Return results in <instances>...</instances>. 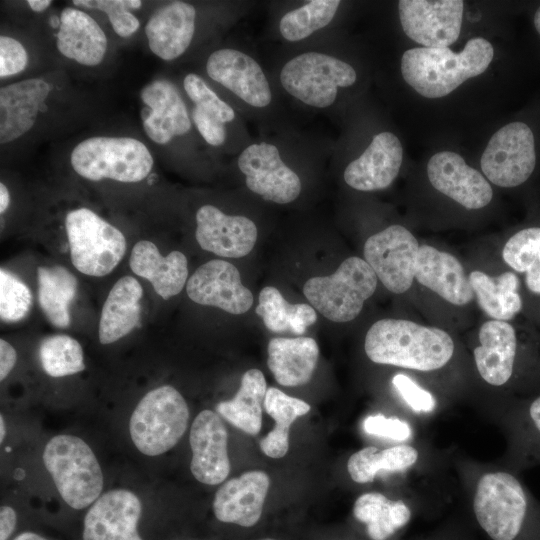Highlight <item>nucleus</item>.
<instances>
[{
    "instance_id": "nucleus-1",
    "label": "nucleus",
    "mask_w": 540,
    "mask_h": 540,
    "mask_svg": "<svg viewBox=\"0 0 540 540\" xmlns=\"http://www.w3.org/2000/svg\"><path fill=\"white\" fill-rule=\"evenodd\" d=\"M364 349L378 364L418 371H433L453 356L454 342L449 333L405 319L385 318L367 331Z\"/></svg>"
},
{
    "instance_id": "nucleus-2",
    "label": "nucleus",
    "mask_w": 540,
    "mask_h": 540,
    "mask_svg": "<svg viewBox=\"0 0 540 540\" xmlns=\"http://www.w3.org/2000/svg\"><path fill=\"white\" fill-rule=\"evenodd\" d=\"M493 56V46L482 37L470 39L458 53L448 47H417L403 53L401 73L420 95L440 98L486 71Z\"/></svg>"
},
{
    "instance_id": "nucleus-3",
    "label": "nucleus",
    "mask_w": 540,
    "mask_h": 540,
    "mask_svg": "<svg viewBox=\"0 0 540 540\" xmlns=\"http://www.w3.org/2000/svg\"><path fill=\"white\" fill-rule=\"evenodd\" d=\"M42 458L56 490L72 509L90 507L102 494L104 476L100 463L80 437L53 436L46 443Z\"/></svg>"
},
{
    "instance_id": "nucleus-4",
    "label": "nucleus",
    "mask_w": 540,
    "mask_h": 540,
    "mask_svg": "<svg viewBox=\"0 0 540 540\" xmlns=\"http://www.w3.org/2000/svg\"><path fill=\"white\" fill-rule=\"evenodd\" d=\"M70 164L78 175L90 181L136 183L149 175L154 160L146 145L136 138L96 136L74 147Z\"/></svg>"
},
{
    "instance_id": "nucleus-5",
    "label": "nucleus",
    "mask_w": 540,
    "mask_h": 540,
    "mask_svg": "<svg viewBox=\"0 0 540 540\" xmlns=\"http://www.w3.org/2000/svg\"><path fill=\"white\" fill-rule=\"evenodd\" d=\"M189 408L180 392L162 385L146 393L129 420V434L136 449L158 456L172 449L184 435Z\"/></svg>"
},
{
    "instance_id": "nucleus-6",
    "label": "nucleus",
    "mask_w": 540,
    "mask_h": 540,
    "mask_svg": "<svg viewBox=\"0 0 540 540\" xmlns=\"http://www.w3.org/2000/svg\"><path fill=\"white\" fill-rule=\"evenodd\" d=\"M377 280L369 264L353 256L345 259L332 275L307 280L303 293L324 317L344 323L359 315L364 302L374 294Z\"/></svg>"
},
{
    "instance_id": "nucleus-7",
    "label": "nucleus",
    "mask_w": 540,
    "mask_h": 540,
    "mask_svg": "<svg viewBox=\"0 0 540 540\" xmlns=\"http://www.w3.org/2000/svg\"><path fill=\"white\" fill-rule=\"evenodd\" d=\"M65 230L72 264L85 275L103 277L112 272L125 255L123 233L88 208L69 211Z\"/></svg>"
},
{
    "instance_id": "nucleus-8",
    "label": "nucleus",
    "mask_w": 540,
    "mask_h": 540,
    "mask_svg": "<svg viewBox=\"0 0 540 540\" xmlns=\"http://www.w3.org/2000/svg\"><path fill=\"white\" fill-rule=\"evenodd\" d=\"M355 69L343 60L321 52H305L289 60L280 72L282 87L315 108L332 105L339 87L356 81Z\"/></svg>"
},
{
    "instance_id": "nucleus-9",
    "label": "nucleus",
    "mask_w": 540,
    "mask_h": 540,
    "mask_svg": "<svg viewBox=\"0 0 540 540\" xmlns=\"http://www.w3.org/2000/svg\"><path fill=\"white\" fill-rule=\"evenodd\" d=\"M539 154L535 129L522 120L512 121L490 138L481 157V169L489 181L515 188L534 174Z\"/></svg>"
},
{
    "instance_id": "nucleus-10",
    "label": "nucleus",
    "mask_w": 540,
    "mask_h": 540,
    "mask_svg": "<svg viewBox=\"0 0 540 540\" xmlns=\"http://www.w3.org/2000/svg\"><path fill=\"white\" fill-rule=\"evenodd\" d=\"M419 247L407 228L391 225L366 240L364 260L390 292L401 294L409 290L415 279Z\"/></svg>"
},
{
    "instance_id": "nucleus-11",
    "label": "nucleus",
    "mask_w": 540,
    "mask_h": 540,
    "mask_svg": "<svg viewBox=\"0 0 540 540\" xmlns=\"http://www.w3.org/2000/svg\"><path fill=\"white\" fill-rule=\"evenodd\" d=\"M398 10L405 34L423 47H448L459 37L464 10L461 0H401Z\"/></svg>"
},
{
    "instance_id": "nucleus-12",
    "label": "nucleus",
    "mask_w": 540,
    "mask_h": 540,
    "mask_svg": "<svg viewBox=\"0 0 540 540\" xmlns=\"http://www.w3.org/2000/svg\"><path fill=\"white\" fill-rule=\"evenodd\" d=\"M237 164L247 187L267 201L287 204L301 192L299 176L282 161L273 144L249 145L239 155Z\"/></svg>"
},
{
    "instance_id": "nucleus-13",
    "label": "nucleus",
    "mask_w": 540,
    "mask_h": 540,
    "mask_svg": "<svg viewBox=\"0 0 540 540\" xmlns=\"http://www.w3.org/2000/svg\"><path fill=\"white\" fill-rule=\"evenodd\" d=\"M142 502L131 490L102 493L83 520V540H143L138 531Z\"/></svg>"
},
{
    "instance_id": "nucleus-14",
    "label": "nucleus",
    "mask_w": 540,
    "mask_h": 540,
    "mask_svg": "<svg viewBox=\"0 0 540 540\" xmlns=\"http://www.w3.org/2000/svg\"><path fill=\"white\" fill-rule=\"evenodd\" d=\"M195 303L214 306L231 314H243L253 304V295L242 282L238 269L228 261L214 259L201 265L186 284Z\"/></svg>"
},
{
    "instance_id": "nucleus-15",
    "label": "nucleus",
    "mask_w": 540,
    "mask_h": 540,
    "mask_svg": "<svg viewBox=\"0 0 540 540\" xmlns=\"http://www.w3.org/2000/svg\"><path fill=\"white\" fill-rule=\"evenodd\" d=\"M194 478L206 485L222 483L230 472L228 434L220 416L203 410L194 419L189 435Z\"/></svg>"
},
{
    "instance_id": "nucleus-16",
    "label": "nucleus",
    "mask_w": 540,
    "mask_h": 540,
    "mask_svg": "<svg viewBox=\"0 0 540 540\" xmlns=\"http://www.w3.org/2000/svg\"><path fill=\"white\" fill-rule=\"evenodd\" d=\"M140 99L142 125L153 142L164 145L190 131L191 120L186 105L170 81L157 79L150 82L141 89Z\"/></svg>"
},
{
    "instance_id": "nucleus-17",
    "label": "nucleus",
    "mask_w": 540,
    "mask_h": 540,
    "mask_svg": "<svg viewBox=\"0 0 540 540\" xmlns=\"http://www.w3.org/2000/svg\"><path fill=\"white\" fill-rule=\"evenodd\" d=\"M206 72L250 106L263 108L271 102L269 82L261 66L242 51L224 48L212 52Z\"/></svg>"
},
{
    "instance_id": "nucleus-18",
    "label": "nucleus",
    "mask_w": 540,
    "mask_h": 540,
    "mask_svg": "<svg viewBox=\"0 0 540 540\" xmlns=\"http://www.w3.org/2000/svg\"><path fill=\"white\" fill-rule=\"evenodd\" d=\"M427 175L436 190L466 209H481L492 200L493 191L487 179L457 153L434 154L427 164Z\"/></svg>"
},
{
    "instance_id": "nucleus-19",
    "label": "nucleus",
    "mask_w": 540,
    "mask_h": 540,
    "mask_svg": "<svg viewBox=\"0 0 540 540\" xmlns=\"http://www.w3.org/2000/svg\"><path fill=\"white\" fill-rule=\"evenodd\" d=\"M255 223L240 215H227L213 205L196 212L195 236L203 250L227 258L247 255L257 240Z\"/></svg>"
},
{
    "instance_id": "nucleus-20",
    "label": "nucleus",
    "mask_w": 540,
    "mask_h": 540,
    "mask_svg": "<svg viewBox=\"0 0 540 540\" xmlns=\"http://www.w3.org/2000/svg\"><path fill=\"white\" fill-rule=\"evenodd\" d=\"M403 159V148L391 132L375 135L361 156L348 164L345 182L359 191L387 188L397 177Z\"/></svg>"
},
{
    "instance_id": "nucleus-21",
    "label": "nucleus",
    "mask_w": 540,
    "mask_h": 540,
    "mask_svg": "<svg viewBox=\"0 0 540 540\" xmlns=\"http://www.w3.org/2000/svg\"><path fill=\"white\" fill-rule=\"evenodd\" d=\"M50 84L42 78H29L0 89V142L10 143L36 123L46 108Z\"/></svg>"
},
{
    "instance_id": "nucleus-22",
    "label": "nucleus",
    "mask_w": 540,
    "mask_h": 540,
    "mask_svg": "<svg viewBox=\"0 0 540 540\" xmlns=\"http://www.w3.org/2000/svg\"><path fill=\"white\" fill-rule=\"evenodd\" d=\"M269 485V476L263 471H248L226 481L214 496L215 517L224 523L254 526L261 517Z\"/></svg>"
},
{
    "instance_id": "nucleus-23",
    "label": "nucleus",
    "mask_w": 540,
    "mask_h": 540,
    "mask_svg": "<svg viewBox=\"0 0 540 540\" xmlns=\"http://www.w3.org/2000/svg\"><path fill=\"white\" fill-rule=\"evenodd\" d=\"M415 279L445 301L464 306L474 298L469 278L461 262L452 254L430 245H420Z\"/></svg>"
},
{
    "instance_id": "nucleus-24",
    "label": "nucleus",
    "mask_w": 540,
    "mask_h": 540,
    "mask_svg": "<svg viewBox=\"0 0 540 540\" xmlns=\"http://www.w3.org/2000/svg\"><path fill=\"white\" fill-rule=\"evenodd\" d=\"M479 342L474 360L480 376L493 386L506 384L513 376L519 350L514 326L506 321L488 320L480 327Z\"/></svg>"
},
{
    "instance_id": "nucleus-25",
    "label": "nucleus",
    "mask_w": 540,
    "mask_h": 540,
    "mask_svg": "<svg viewBox=\"0 0 540 540\" xmlns=\"http://www.w3.org/2000/svg\"><path fill=\"white\" fill-rule=\"evenodd\" d=\"M196 9L184 1L158 8L145 26L150 50L162 60L180 57L190 46L195 32Z\"/></svg>"
},
{
    "instance_id": "nucleus-26",
    "label": "nucleus",
    "mask_w": 540,
    "mask_h": 540,
    "mask_svg": "<svg viewBox=\"0 0 540 540\" xmlns=\"http://www.w3.org/2000/svg\"><path fill=\"white\" fill-rule=\"evenodd\" d=\"M107 45L105 32L89 14L72 7L62 10L56 46L64 57L81 65L97 66Z\"/></svg>"
},
{
    "instance_id": "nucleus-27",
    "label": "nucleus",
    "mask_w": 540,
    "mask_h": 540,
    "mask_svg": "<svg viewBox=\"0 0 540 540\" xmlns=\"http://www.w3.org/2000/svg\"><path fill=\"white\" fill-rule=\"evenodd\" d=\"M129 266L136 275L148 280L164 300L180 293L188 277V262L182 252L172 251L162 256L157 246L148 240L134 245Z\"/></svg>"
},
{
    "instance_id": "nucleus-28",
    "label": "nucleus",
    "mask_w": 540,
    "mask_h": 540,
    "mask_svg": "<svg viewBox=\"0 0 540 540\" xmlns=\"http://www.w3.org/2000/svg\"><path fill=\"white\" fill-rule=\"evenodd\" d=\"M142 295V286L132 276H123L114 284L100 315L98 337L101 344L114 343L139 325Z\"/></svg>"
},
{
    "instance_id": "nucleus-29",
    "label": "nucleus",
    "mask_w": 540,
    "mask_h": 540,
    "mask_svg": "<svg viewBox=\"0 0 540 540\" xmlns=\"http://www.w3.org/2000/svg\"><path fill=\"white\" fill-rule=\"evenodd\" d=\"M318 357V345L310 337H279L268 344V367L283 386L306 384L312 377Z\"/></svg>"
},
{
    "instance_id": "nucleus-30",
    "label": "nucleus",
    "mask_w": 540,
    "mask_h": 540,
    "mask_svg": "<svg viewBox=\"0 0 540 540\" xmlns=\"http://www.w3.org/2000/svg\"><path fill=\"white\" fill-rule=\"evenodd\" d=\"M468 278L479 307L493 320L509 322L522 312L521 279L514 271L492 277L474 270Z\"/></svg>"
},
{
    "instance_id": "nucleus-31",
    "label": "nucleus",
    "mask_w": 540,
    "mask_h": 540,
    "mask_svg": "<svg viewBox=\"0 0 540 540\" xmlns=\"http://www.w3.org/2000/svg\"><path fill=\"white\" fill-rule=\"evenodd\" d=\"M266 392L263 373L250 369L243 374L234 398L217 404V413L243 432L256 435L262 426V403Z\"/></svg>"
},
{
    "instance_id": "nucleus-32",
    "label": "nucleus",
    "mask_w": 540,
    "mask_h": 540,
    "mask_svg": "<svg viewBox=\"0 0 540 540\" xmlns=\"http://www.w3.org/2000/svg\"><path fill=\"white\" fill-rule=\"evenodd\" d=\"M354 517L366 526L371 540H387L411 519L410 508L401 500H390L381 493H365L357 498Z\"/></svg>"
},
{
    "instance_id": "nucleus-33",
    "label": "nucleus",
    "mask_w": 540,
    "mask_h": 540,
    "mask_svg": "<svg viewBox=\"0 0 540 540\" xmlns=\"http://www.w3.org/2000/svg\"><path fill=\"white\" fill-rule=\"evenodd\" d=\"M38 301L46 318L58 328L70 324L69 305L77 293L75 276L63 266L38 267Z\"/></svg>"
},
{
    "instance_id": "nucleus-34",
    "label": "nucleus",
    "mask_w": 540,
    "mask_h": 540,
    "mask_svg": "<svg viewBox=\"0 0 540 540\" xmlns=\"http://www.w3.org/2000/svg\"><path fill=\"white\" fill-rule=\"evenodd\" d=\"M263 404L266 412L275 420V427L260 441V448L271 458H281L288 452L290 425L309 412L311 407L305 401L288 396L274 387L267 389Z\"/></svg>"
},
{
    "instance_id": "nucleus-35",
    "label": "nucleus",
    "mask_w": 540,
    "mask_h": 540,
    "mask_svg": "<svg viewBox=\"0 0 540 540\" xmlns=\"http://www.w3.org/2000/svg\"><path fill=\"white\" fill-rule=\"evenodd\" d=\"M255 312L263 319L266 328L275 333L291 331L299 335L317 320L312 306L288 303L273 286H266L261 290Z\"/></svg>"
},
{
    "instance_id": "nucleus-36",
    "label": "nucleus",
    "mask_w": 540,
    "mask_h": 540,
    "mask_svg": "<svg viewBox=\"0 0 540 540\" xmlns=\"http://www.w3.org/2000/svg\"><path fill=\"white\" fill-rule=\"evenodd\" d=\"M502 259L522 275L527 291L540 297V225L524 227L511 235L503 246Z\"/></svg>"
},
{
    "instance_id": "nucleus-37",
    "label": "nucleus",
    "mask_w": 540,
    "mask_h": 540,
    "mask_svg": "<svg viewBox=\"0 0 540 540\" xmlns=\"http://www.w3.org/2000/svg\"><path fill=\"white\" fill-rule=\"evenodd\" d=\"M417 459L418 451L409 445H398L383 450L369 446L351 455L347 469L353 481L367 483L373 481L380 471H403L411 467Z\"/></svg>"
},
{
    "instance_id": "nucleus-38",
    "label": "nucleus",
    "mask_w": 540,
    "mask_h": 540,
    "mask_svg": "<svg viewBox=\"0 0 540 540\" xmlns=\"http://www.w3.org/2000/svg\"><path fill=\"white\" fill-rule=\"evenodd\" d=\"M340 3L339 0H312L287 12L279 23L282 37L290 42L309 37L332 21Z\"/></svg>"
},
{
    "instance_id": "nucleus-39",
    "label": "nucleus",
    "mask_w": 540,
    "mask_h": 540,
    "mask_svg": "<svg viewBox=\"0 0 540 540\" xmlns=\"http://www.w3.org/2000/svg\"><path fill=\"white\" fill-rule=\"evenodd\" d=\"M43 370L51 377H64L85 369L80 343L64 334L46 337L39 348Z\"/></svg>"
},
{
    "instance_id": "nucleus-40",
    "label": "nucleus",
    "mask_w": 540,
    "mask_h": 540,
    "mask_svg": "<svg viewBox=\"0 0 540 540\" xmlns=\"http://www.w3.org/2000/svg\"><path fill=\"white\" fill-rule=\"evenodd\" d=\"M32 305L28 286L14 274L0 270V317L4 322H17L27 316Z\"/></svg>"
},
{
    "instance_id": "nucleus-41",
    "label": "nucleus",
    "mask_w": 540,
    "mask_h": 540,
    "mask_svg": "<svg viewBox=\"0 0 540 540\" xmlns=\"http://www.w3.org/2000/svg\"><path fill=\"white\" fill-rule=\"evenodd\" d=\"M73 4L105 12L114 32L120 37L131 36L140 27L138 18L129 11L140 8V0H74Z\"/></svg>"
},
{
    "instance_id": "nucleus-42",
    "label": "nucleus",
    "mask_w": 540,
    "mask_h": 540,
    "mask_svg": "<svg viewBox=\"0 0 540 540\" xmlns=\"http://www.w3.org/2000/svg\"><path fill=\"white\" fill-rule=\"evenodd\" d=\"M183 87L195 106L217 118L222 123L235 118L233 108L224 102L197 74L190 73L183 80Z\"/></svg>"
},
{
    "instance_id": "nucleus-43",
    "label": "nucleus",
    "mask_w": 540,
    "mask_h": 540,
    "mask_svg": "<svg viewBox=\"0 0 540 540\" xmlns=\"http://www.w3.org/2000/svg\"><path fill=\"white\" fill-rule=\"evenodd\" d=\"M392 384L414 411L429 413L435 408L436 401L433 395L421 388L410 377L404 374H396L392 379Z\"/></svg>"
},
{
    "instance_id": "nucleus-44",
    "label": "nucleus",
    "mask_w": 540,
    "mask_h": 540,
    "mask_svg": "<svg viewBox=\"0 0 540 540\" xmlns=\"http://www.w3.org/2000/svg\"><path fill=\"white\" fill-rule=\"evenodd\" d=\"M28 64V54L22 43L9 36H0V77L22 72Z\"/></svg>"
},
{
    "instance_id": "nucleus-45",
    "label": "nucleus",
    "mask_w": 540,
    "mask_h": 540,
    "mask_svg": "<svg viewBox=\"0 0 540 540\" xmlns=\"http://www.w3.org/2000/svg\"><path fill=\"white\" fill-rule=\"evenodd\" d=\"M363 428L368 434L397 441H404L411 435L408 423L395 417L386 418L382 414L368 416L364 420Z\"/></svg>"
},
{
    "instance_id": "nucleus-46",
    "label": "nucleus",
    "mask_w": 540,
    "mask_h": 540,
    "mask_svg": "<svg viewBox=\"0 0 540 540\" xmlns=\"http://www.w3.org/2000/svg\"><path fill=\"white\" fill-rule=\"evenodd\" d=\"M192 119L197 130L208 144L220 146L225 142V125L217 118L195 106L192 111Z\"/></svg>"
},
{
    "instance_id": "nucleus-47",
    "label": "nucleus",
    "mask_w": 540,
    "mask_h": 540,
    "mask_svg": "<svg viewBox=\"0 0 540 540\" xmlns=\"http://www.w3.org/2000/svg\"><path fill=\"white\" fill-rule=\"evenodd\" d=\"M17 360L14 347L6 340H0V380L3 381L12 371Z\"/></svg>"
},
{
    "instance_id": "nucleus-48",
    "label": "nucleus",
    "mask_w": 540,
    "mask_h": 540,
    "mask_svg": "<svg viewBox=\"0 0 540 540\" xmlns=\"http://www.w3.org/2000/svg\"><path fill=\"white\" fill-rule=\"evenodd\" d=\"M17 523L15 510L8 505L0 508V540H8L12 535Z\"/></svg>"
},
{
    "instance_id": "nucleus-49",
    "label": "nucleus",
    "mask_w": 540,
    "mask_h": 540,
    "mask_svg": "<svg viewBox=\"0 0 540 540\" xmlns=\"http://www.w3.org/2000/svg\"><path fill=\"white\" fill-rule=\"evenodd\" d=\"M526 419L533 435L540 438V394L534 397L528 404Z\"/></svg>"
},
{
    "instance_id": "nucleus-50",
    "label": "nucleus",
    "mask_w": 540,
    "mask_h": 540,
    "mask_svg": "<svg viewBox=\"0 0 540 540\" xmlns=\"http://www.w3.org/2000/svg\"><path fill=\"white\" fill-rule=\"evenodd\" d=\"M10 204V194L3 182L0 183V213L3 214Z\"/></svg>"
},
{
    "instance_id": "nucleus-51",
    "label": "nucleus",
    "mask_w": 540,
    "mask_h": 540,
    "mask_svg": "<svg viewBox=\"0 0 540 540\" xmlns=\"http://www.w3.org/2000/svg\"><path fill=\"white\" fill-rule=\"evenodd\" d=\"M29 7L37 13L45 11L52 3L50 0H28Z\"/></svg>"
},
{
    "instance_id": "nucleus-52",
    "label": "nucleus",
    "mask_w": 540,
    "mask_h": 540,
    "mask_svg": "<svg viewBox=\"0 0 540 540\" xmlns=\"http://www.w3.org/2000/svg\"><path fill=\"white\" fill-rule=\"evenodd\" d=\"M13 540H47V539L37 533L26 531L17 535Z\"/></svg>"
},
{
    "instance_id": "nucleus-53",
    "label": "nucleus",
    "mask_w": 540,
    "mask_h": 540,
    "mask_svg": "<svg viewBox=\"0 0 540 540\" xmlns=\"http://www.w3.org/2000/svg\"><path fill=\"white\" fill-rule=\"evenodd\" d=\"M533 26H534V29H535L536 33L540 37V5L534 11V14H533Z\"/></svg>"
},
{
    "instance_id": "nucleus-54",
    "label": "nucleus",
    "mask_w": 540,
    "mask_h": 540,
    "mask_svg": "<svg viewBox=\"0 0 540 540\" xmlns=\"http://www.w3.org/2000/svg\"><path fill=\"white\" fill-rule=\"evenodd\" d=\"M6 422L4 420L3 415L0 416V442L3 443L6 437Z\"/></svg>"
},
{
    "instance_id": "nucleus-55",
    "label": "nucleus",
    "mask_w": 540,
    "mask_h": 540,
    "mask_svg": "<svg viewBox=\"0 0 540 540\" xmlns=\"http://www.w3.org/2000/svg\"><path fill=\"white\" fill-rule=\"evenodd\" d=\"M261 540H274V539H271V538H265V539H261Z\"/></svg>"
}]
</instances>
